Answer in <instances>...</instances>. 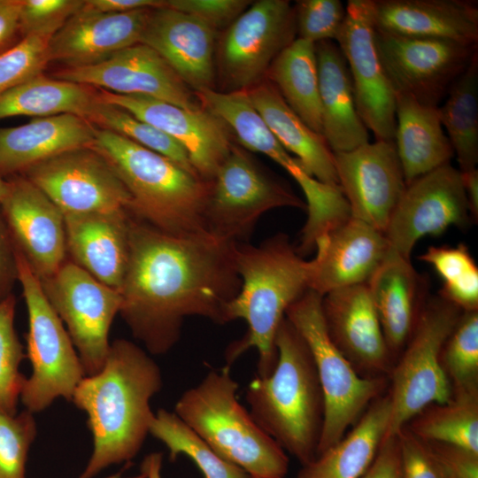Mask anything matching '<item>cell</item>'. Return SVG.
Here are the masks:
<instances>
[{"label":"cell","instance_id":"obj_10","mask_svg":"<svg viewBox=\"0 0 478 478\" xmlns=\"http://www.w3.org/2000/svg\"><path fill=\"white\" fill-rule=\"evenodd\" d=\"M279 207L306 209L305 203L289 188L234 143L209 181L204 207L207 231L228 242L245 243L260 217Z\"/></svg>","mask_w":478,"mask_h":478},{"label":"cell","instance_id":"obj_11","mask_svg":"<svg viewBox=\"0 0 478 478\" xmlns=\"http://www.w3.org/2000/svg\"><path fill=\"white\" fill-rule=\"evenodd\" d=\"M297 38L294 8L287 0H258L218 35L215 89L247 90L266 78L275 58Z\"/></svg>","mask_w":478,"mask_h":478},{"label":"cell","instance_id":"obj_1","mask_svg":"<svg viewBox=\"0 0 478 478\" xmlns=\"http://www.w3.org/2000/svg\"><path fill=\"white\" fill-rule=\"evenodd\" d=\"M233 243L209 232L167 234L132 217L120 313L149 352H168L188 317L224 324L241 287Z\"/></svg>","mask_w":478,"mask_h":478},{"label":"cell","instance_id":"obj_16","mask_svg":"<svg viewBox=\"0 0 478 478\" xmlns=\"http://www.w3.org/2000/svg\"><path fill=\"white\" fill-rule=\"evenodd\" d=\"M351 78L356 107L376 140L393 141L395 93L377 54L373 0H349L343 27L335 41Z\"/></svg>","mask_w":478,"mask_h":478},{"label":"cell","instance_id":"obj_6","mask_svg":"<svg viewBox=\"0 0 478 478\" xmlns=\"http://www.w3.org/2000/svg\"><path fill=\"white\" fill-rule=\"evenodd\" d=\"M237 389L228 366L211 370L181 394L173 412L251 478H284L289 464L285 451L239 403Z\"/></svg>","mask_w":478,"mask_h":478},{"label":"cell","instance_id":"obj_28","mask_svg":"<svg viewBox=\"0 0 478 478\" xmlns=\"http://www.w3.org/2000/svg\"><path fill=\"white\" fill-rule=\"evenodd\" d=\"M322 136L334 152L354 150L369 142L368 130L355 103L345 58L335 41L315 43Z\"/></svg>","mask_w":478,"mask_h":478},{"label":"cell","instance_id":"obj_33","mask_svg":"<svg viewBox=\"0 0 478 478\" xmlns=\"http://www.w3.org/2000/svg\"><path fill=\"white\" fill-rule=\"evenodd\" d=\"M289 108L322 135L321 108L315 44L296 38L273 61L266 78Z\"/></svg>","mask_w":478,"mask_h":478},{"label":"cell","instance_id":"obj_26","mask_svg":"<svg viewBox=\"0 0 478 478\" xmlns=\"http://www.w3.org/2000/svg\"><path fill=\"white\" fill-rule=\"evenodd\" d=\"M374 28L417 38L478 42V7L466 0H373Z\"/></svg>","mask_w":478,"mask_h":478},{"label":"cell","instance_id":"obj_8","mask_svg":"<svg viewBox=\"0 0 478 478\" xmlns=\"http://www.w3.org/2000/svg\"><path fill=\"white\" fill-rule=\"evenodd\" d=\"M15 245V244H14ZM18 281L28 316L27 357L32 373L26 377L20 400L31 412L49 407L58 397L71 401L86 376L73 341L47 299L40 279L15 246Z\"/></svg>","mask_w":478,"mask_h":478},{"label":"cell","instance_id":"obj_5","mask_svg":"<svg viewBox=\"0 0 478 478\" xmlns=\"http://www.w3.org/2000/svg\"><path fill=\"white\" fill-rule=\"evenodd\" d=\"M91 146L104 157L125 185L132 217L174 235L208 232L204 207L209 181L106 129L96 127Z\"/></svg>","mask_w":478,"mask_h":478},{"label":"cell","instance_id":"obj_31","mask_svg":"<svg viewBox=\"0 0 478 478\" xmlns=\"http://www.w3.org/2000/svg\"><path fill=\"white\" fill-rule=\"evenodd\" d=\"M394 143L406 184L439 166L454 156L443 131L438 106L421 104L411 96L395 94Z\"/></svg>","mask_w":478,"mask_h":478},{"label":"cell","instance_id":"obj_2","mask_svg":"<svg viewBox=\"0 0 478 478\" xmlns=\"http://www.w3.org/2000/svg\"><path fill=\"white\" fill-rule=\"evenodd\" d=\"M159 366L141 347L114 340L103 368L84 376L72 402L86 412L93 451L80 478H93L111 465L134 459L155 416L150 399L161 390Z\"/></svg>","mask_w":478,"mask_h":478},{"label":"cell","instance_id":"obj_15","mask_svg":"<svg viewBox=\"0 0 478 478\" xmlns=\"http://www.w3.org/2000/svg\"><path fill=\"white\" fill-rule=\"evenodd\" d=\"M469 215L461 172L447 163L406 184L384 235L390 251L411 260L420 238L464 227Z\"/></svg>","mask_w":478,"mask_h":478},{"label":"cell","instance_id":"obj_37","mask_svg":"<svg viewBox=\"0 0 478 478\" xmlns=\"http://www.w3.org/2000/svg\"><path fill=\"white\" fill-rule=\"evenodd\" d=\"M150 434L169 451V459L189 458L203 478H251L239 466L221 458L199 435L173 412L159 409L151 421Z\"/></svg>","mask_w":478,"mask_h":478},{"label":"cell","instance_id":"obj_54","mask_svg":"<svg viewBox=\"0 0 478 478\" xmlns=\"http://www.w3.org/2000/svg\"><path fill=\"white\" fill-rule=\"evenodd\" d=\"M162 463L163 453L151 452L143 459L140 472L145 474V478H162Z\"/></svg>","mask_w":478,"mask_h":478},{"label":"cell","instance_id":"obj_20","mask_svg":"<svg viewBox=\"0 0 478 478\" xmlns=\"http://www.w3.org/2000/svg\"><path fill=\"white\" fill-rule=\"evenodd\" d=\"M0 210L15 246L40 280L67 260L65 215L26 177L8 181Z\"/></svg>","mask_w":478,"mask_h":478},{"label":"cell","instance_id":"obj_44","mask_svg":"<svg viewBox=\"0 0 478 478\" xmlns=\"http://www.w3.org/2000/svg\"><path fill=\"white\" fill-rule=\"evenodd\" d=\"M297 38L317 43L335 41L345 19L339 0H299L293 5Z\"/></svg>","mask_w":478,"mask_h":478},{"label":"cell","instance_id":"obj_35","mask_svg":"<svg viewBox=\"0 0 478 478\" xmlns=\"http://www.w3.org/2000/svg\"><path fill=\"white\" fill-rule=\"evenodd\" d=\"M426 442L458 445L478 453V386L451 390L445 403H434L405 426Z\"/></svg>","mask_w":478,"mask_h":478},{"label":"cell","instance_id":"obj_56","mask_svg":"<svg viewBox=\"0 0 478 478\" xmlns=\"http://www.w3.org/2000/svg\"><path fill=\"white\" fill-rule=\"evenodd\" d=\"M106 478H122V477H121V475L120 474H115L108 476ZM128 478H145V474L143 473L140 472L139 474L132 476V477H128Z\"/></svg>","mask_w":478,"mask_h":478},{"label":"cell","instance_id":"obj_40","mask_svg":"<svg viewBox=\"0 0 478 478\" xmlns=\"http://www.w3.org/2000/svg\"><path fill=\"white\" fill-rule=\"evenodd\" d=\"M440 363L451 390L478 386V311L461 314L443 344Z\"/></svg>","mask_w":478,"mask_h":478},{"label":"cell","instance_id":"obj_47","mask_svg":"<svg viewBox=\"0 0 478 478\" xmlns=\"http://www.w3.org/2000/svg\"><path fill=\"white\" fill-rule=\"evenodd\" d=\"M401 478H444L427 443L403 427L397 434Z\"/></svg>","mask_w":478,"mask_h":478},{"label":"cell","instance_id":"obj_48","mask_svg":"<svg viewBox=\"0 0 478 478\" xmlns=\"http://www.w3.org/2000/svg\"><path fill=\"white\" fill-rule=\"evenodd\" d=\"M426 443L444 478H478V453L451 443Z\"/></svg>","mask_w":478,"mask_h":478},{"label":"cell","instance_id":"obj_50","mask_svg":"<svg viewBox=\"0 0 478 478\" xmlns=\"http://www.w3.org/2000/svg\"><path fill=\"white\" fill-rule=\"evenodd\" d=\"M360 478H401L397 435L385 436L374 461Z\"/></svg>","mask_w":478,"mask_h":478},{"label":"cell","instance_id":"obj_23","mask_svg":"<svg viewBox=\"0 0 478 478\" xmlns=\"http://www.w3.org/2000/svg\"><path fill=\"white\" fill-rule=\"evenodd\" d=\"M309 289L321 296L367 283L387 256L383 233L354 218L332 228L315 243Z\"/></svg>","mask_w":478,"mask_h":478},{"label":"cell","instance_id":"obj_51","mask_svg":"<svg viewBox=\"0 0 478 478\" xmlns=\"http://www.w3.org/2000/svg\"><path fill=\"white\" fill-rule=\"evenodd\" d=\"M165 5V0H83L81 9L88 12L121 13Z\"/></svg>","mask_w":478,"mask_h":478},{"label":"cell","instance_id":"obj_46","mask_svg":"<svg viewBox=\"0 0 478 478\" xmlns=\"http://www.w3.org/2000/svg\"><path fill=\"white\" fill-rule=\"evenodd\" d=\"M251 3L249 0H165L166 7L193 16L217 32L230 26Z\"/></svg>","mask_w":478,"mask_h":478},{"label":"cell","instance_id":"obj_25","mask_svg":"<svg viewBox=\"0 0 478 478\" xmlns=\"http://www.w3.org/2000/svg\"><path fill=\"white\" fill-rule=\"evenodd\" d=\"M131 219L127 210L66 214L69 260L119 290L128 263Z\"/></svg>","mask_w":478,"mask_h":478},{"label":"cell","instance_id":"obj_27","mask_svg":"<svg viewBox=\"0 0 478 478\" xmlns=\"http://www.w3.org/2000/svg\"><path fill=\"white\" fill-rule=\"evenodd\" d=\"M426 282L411 260L389 250L366 283L391 357L403 351L412 335L426 301Z\"/></svg>","mask_w":478,"mask_h":478},{"label":"cell","instance_id":"obj_30","mask_svg":"<svg viewBox=\"0 0 478 478\" xmlns=\"http://www.w3.org/2000/svg\"><path fill=\"white\" fill-rule=\"evenodd\" d=\"M246 92L268 128L305 170L322 183L339 186L333 152L324 137L289 108L274 84L264 79Z\"/></svg>","mask_w":478,"mask_h":478},{"label":"cell","instance_id":"obj_9","mask_svg":"<svg viewBox=\"0 0 478 478\" xmlns=\"http://www.w3.org/2000/svg\"><path fill=\"white\" fill-rule=\"evenodd\" d=\"M462 313L440 296L426 299L389 374L391 412L386 436L396 435L427 405L451 398V388L441 366L440 353Z\"/></svg>","mask_w":478,"mask_h":478},{"label":"cell","instance_id":"obj_13","mask_svg":"<svg viewBox=\"0 0 478 478\" xmlns=\"http://www.w3.org/2000/svg\"><path fill=\"white\" fill-rule=\"evenodd\" d=\"M374 42L394 93L431 106H439L478 51L477 45L405 37L375 28Z\"/></svg>","mask_w":478,"mask_h":478},{"label":"cell","instance_id":"obj_29","mask_svg":"<svg viewBox=\"0 0 478 478\" xmlns=\"http://www.w3.org/2000/svg\"><path fill=\"white\" fill-rule=\"evenodd\" d=\"M96 129L86 119L70 113L0 128V174L24 172L64 151L91 146Z\"/></svg>","mask_w":478,"mask_h":478},{"label":"cell","instance_id":"obj_3","mask_svg":"<svg viewBox=\"0 0 478 478\" xmlns=\"http://www.w3.org/2000/svg\"><path fill=\"white\" fill-rule=\"evenodd\" d=\"M232 254L241 287L225 306L223 323L241 319L247 331L227 348V366L255 349L258 375L267 376L277 361L275 336L286 311L309 289L311 260H305L281 233L257 246L234 243Z\"/></svg>","mask_w":478,"mask_h":478},{"label":"cell","instance_id":"obj_49","mask_svg":"<svg viewBox=\"0 0 478 478\" xmlns=\"http://www.w3.org/2000/svg\"><path fill=\"white\" fill-rule=\"evenodd\" d=\"M18 281L15 245L0 210V301L12 295Z\"/></svg>","mask_w":478,"mask_h":478},{"label":"cell","instance_id":"obj_14","mask_svg":"<svg viewBox=\"0 0 478 478\" xmlns=\"http://www.w3.org/2000/svg\"><path fill=\"white\" fill-rule=\"evenodd\" d=\"M24 173L64 215L129 209L130 196L125 185L92 146L64 151Z\"/></svg>","mask_w":478,"mask_h":478},{"label":"cell","instance_id":"obj_43","mask_svg":"<svg viewBox=\"0 0 478 478\" xmlns=\"http://www.w3.org/2000/svg\"><path fill=\"white\" fill-rule=\"evenodd\" d=\"M50 39L42 35H27L0 53V96L42 73L49 63Z\"/></svg>","mask_w":478,"mask_h":478},{"label":"cell","instance_id":"obj_32","mask_svg":"<svg viewBox=\"0 0 478 478\" xmlns=\"http://www.w3.org/2000/svg\"><path fill=\"white\" fill-rule=\"evenodd\" d=\"M389 394L376 398L352 429L302 466L297 478H360L374 461L390 419Z\"/></svg>","mask_w":478,"mask_h":478},{"label":"cell","instance_id":"obj_17","mask_svg":"<svg viewBox=\"0 0 478 478\" xmlns=\"http://www.w3.org/2000/svg\"><path fill=\"white\" fill-rule=\"evenodd\" d=\"M333 156L351 217L384 234L406 188L394 142L375 140Z\"/></svg>","mask_w":478,"mask_h":478},{"label":"cell","instance_id":"obj_41","mask_svg":"<svg viewBox=\"0 0 478 478\" xmlns=\"http://www.w3.org/2000/svg\"><path fill=\"white\" fill-rule=\"evenodd\" d=\"M13 294L0 301V412L14 415L26 377L19 365L26 355L14 328Z\"/></svg>","mask_w":478,"mask_h":478},{"label":"cell","instance_id":"obj_19","mask_svg":"<svg viewBox=\"0 0 478 478\" xmlns=\"http://www.w3.org/2000/svg\"><path fill=\"white\" fill-rule=\"evenodd\" d=\"M97 96L118 105L179 143L197 174L210 181L234 143L223 122L203 107L185 109L140 95H120L101 89Z\"/></svg>","mask_w":478,"mask_h":478},{"label":"cell","instance_id":"obj_39","mask_svg":"<svg viewBox=\"0 0 478 478\" xmlns=\"http://www.w3.org/2000/svg\"><path fill=\"white\" fill-rule=\"evenodd\" d=\"M419 258L443 280L441 297L463 312L478 311V267L467 246H431Z\"/></svg>","mask_w":478,"mask_h":478},{"label":"cell","instance_id":"obj_45","mask_svg":"<svg viewBox=\"0 0 478 478\" xmlns=\"http://www.w3.org/2000/svg\"><path fill=\"white\" fill-rule=\"evenodd\" d=\"M82 4L83 0H22L19 30L24 37L51 38Z\"/></svg>","mask_w":478,"mask_h":478},{"label":"cell","instance_id":"obj_7","mask_svg":"<svg viewBox=\"0 0 478 478\" xmlns=\"http://www.w3.org/2000/svg\"><path fill=\"white\" fill-rule=\"evenodd\" d=\"M322 297L309 289L285 313L312 354L322 390L324 418L317 455L342 439L387 386V377L358 374L333 343L322 314Z\"/></svg>","mask_w":478,"mask_h":478},{"label":"cell","instance_id":"obj_34","mask_svg":"<svg viewBox=\"0 0 478 478\" xmlns=\"http://www.w3.org/2000/svg\"><path fill=\"white\" fill-rule=\"evenodd\" d=\"M96 94L88 86L38 74L0 96V120L70 113L86 119Z\"/></svg>","mask_w":478,"mask_h":478},{"label":"cell","instance_id":"obj_4","mask_svg":"<svg viewBox=\"0 0 478 478\" xmlns=\"http://www.w3.org/2000/svg\"><path fill=\"white\" fill-rule=\"evenodd\" d=\"M277 361L267 376L257 375L245 393L255 422L302 466L317 455L324 399L312 354L285 317L276 336Z\"/></svg>","mask_w":478,"mask_h":478},{"label":"cell","instance_id":"obj_52","mask_svg":"<svg viewBox=\"0 0 478 478\" xmlns=\"http://www.w3.org/2000/svg\"><path fill=\"white\" fill-rule=\"evenodd\" d=\"M21 5L22 0H0V48L19 30Z\"/></svg>","mask_w":478,"mask_h":478},{"label":"cell","instance_id":"obj_21","mask_svg":"<svg viewBox=\"0 0 478 478\" xmlns=\"http://www.w3.org/2000/svg\"><path fill=\"white\" fill-rule=\"evenodd\" d=\"M321 308L330 338L356 372L387 377L392 357L366 283L325 294Z\"/></svg>","mask_w":478,"mask_h":478},{"label":"cell","instance_id":"obj_55","mask_svg":"<svg viewBox=\"0 0 478 478\" xmlns=\"http://www.w3.org/2000/svg\"><path fill=\"white\" fill-rule=\"evenodd\" d=\"M8 190V181H4L0 174V203L4 198Z\"/></svg>","mask_w":478,"mask_h":478},{"label":"cell","instance_id":"obj_22","mask_svg":"<svg viewBox=\"0 0 478 478\" xmlns=\"http://www.w3.org/2000/svg\"><path fill=\"white\" fill-rule=\"evenodd\" d=\"M218 32L166 5L150 9L140 42L156 50L194 91L215 89Z\"/></svg>","mask_w":478,"mask_h":478},{"label":"cell","instance_id":"obj_12","mask_svg":"<svg viewBox=\"0 0 478 478\" xmlns=\"http://www.w3.org/2000/svg\"><path fill=\"white\" fill-rule=\"evenodd\" d=\"M44 294L67 332L86 375L104 366L111 326L121 305V296L81 267L66 260L51 276L40 280Z\"/></svg>","mask_w":478,"mask_h":478},{"label":"cell","instance_id":"obj_18","mask_svg":"<svg viewBox=\"0 0 478 478\" xmlns=\"http://www.w3.org/2000/svg\"><path fill=\"white\" fill-rule=\"evenodd\" d=\"M53 76L115 94L153 97L185 109L202 108L196 93L168 63L152 48L141 42L97 64L66 67Z\"/></svg>","mask_w":478,"mask_h":478},{"label":"cell","instance_id":"obj_24","mask_svg":"<svg viewBox=\"0 0 478 478\" xmlns=\"http://www.w3.org/2000/svg\"><path fill=\"white\" fill-rule=\"evenodd\" d=\"M150 11L111 13L81 8L50 39L49 62L66 67L90 66L139 43Z\"/></svg>","mask_w":478,"mask_h":478},{"label":"cell","instance_id":"obj_42","mask_svg":"<svg viewBox=\"0 0 478 478\" xmlns=\"http://www.w3.org/2000/svg\"><path fill=\"white\" fill-rule=\"evenodd\" d=\"M37 433L33 412H0V478H25L26 463Z\"/></svg>","mask_w":478,"mask_h":478},{"label":"cell","instance_id":"obj_53","mask_svg":"<svg viewBox=\"0 0 478 478\" xmlns=\"http://www.w3.org/2000/svg\"><path fill=\"white\" fill-rule=\"evenodd\" d=\"M463 186L467 199L470 215L478 218V171L474 168L461 172Z\"/></svg>","mask_w":478,"mask_h":478},{"label":"cell","instance_id":"obj_38","mask_svg":"<svg viewBox=\"0 0 478 478\" xmlns=\"http://www.w3.org/2000/svg\"><path fill=\"white\" fill-rule=\"evenodd\" d=\"M86 120L98 128L117 133L197 174L188 152L179 143L125 109L101 100L97 94Z\"/></svg>","mask_w":478,"mask_h":478},{"label":"cell","instance_id":"obj_36","mask_svg":"<svg viewBox=\"0 0 478 478\" xmlns=\"http://www.w3.org/2000/svg\"><path fill=\"white\" fill-rule=\"evenodd\" d=\"M438 106L460 172L476 168L478 162V51L451 86Z\"/></svg>","mask_w":478,"mask_h":478}]
</instances>
